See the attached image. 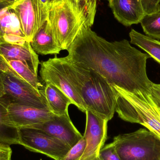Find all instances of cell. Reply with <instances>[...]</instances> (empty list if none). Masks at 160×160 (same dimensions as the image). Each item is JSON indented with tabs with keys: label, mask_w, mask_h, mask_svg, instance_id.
I'll return each mask as SVG.
<instances>
[{
	"label": "cell",
	"mask_w": 160,
	"mask_h": 160,
	"mask_svg": "<svg viewBox=\"0 0 160 160\" xmlns=\"http://www.w3.org/2000/svg\"><path fill=\"white\" fill-rule=\"evenodd\" d=\"M129 37L131 44L141 48L160 64V41L142 34L134 29H132L130 32Z\"/></svg>",
	"instance_id": "19"
},
{
	"label": "cell",
	"mask_w": 160,
	"mask_h": 160,
	"mask_svg": "<svg viewBox=\"0 0 160 160\" xmlns=\"http://www.w3.org/2000/svg\"><path fill=\"white\" fill-rule=\"evenodd\" d=\"M115 18L124 26L140 23L145 15L141 0H109Z\"/></svg>",
	"instance_id": "14"
},
{
	"label": "cell",
	"mask_w": 160,
	"mask_h": 160,
	"mask_svg": "<svg viewBox=\"0 0 160 160\" xmlns=\"http://www.w3.org/2000/svg\"><path fill=\"white\" fill-rule=\"evenodd\" d=\"M67 51L69 60L98 72L112 86L134 94H150L153 83L148 77L146 65L150 57L127 39L109 42L91 27L84 26Z\"/></svg>",
	"instance_id": "1"
},
{
	"label": "cell",
	"mask_w": 160,
	"mask_h": 160,
	"mask_svg": "<svg viewBox=\"0 0 160 160\" xmlns=\"http://www.w3.org/2000/svg\"><path fill=\"white\" fill-rule=\"evenodd\" d=\"M112 143L122 160H160V139L148 129L119 134Z\"/></svg>",
	"instance_id": "5"
},
{
	"label": "cell",
	"mask_w": 160,
	"mask_h": 160,
	"mask_svg": "<svg viewBox=\"0 0 160 160\" xmlns=\"http://www.w3.org/2000/svg\"><path fill=\"white\" fill-rule=\"evenodd\" d=\"M40 78L45 83L49 82L60 88L69 97L74 105L82 112L87 109L81 95L67 75L60 61L55 55L53 58L40 63Z\"/></svg>",
	"instance_id": "9"
},
{
	"label": "cell",
	"mask_w": 160,
	"mask_h": 160,
	"mask_svg": "<svg viewBox=\"0 0 160 160\" xmlns=\"http://www.w3.org/2000/svg\"><path fill=\"white\" fill-rule=\"evenodd\" d=\"M150 95L160 107V84L153 83L150 88Z\"/></svg>",
	"instance_id": "26"
},
{
	"label": "cell",
	"mask_w": 160,
	"mask_h": 160,
	"mask_svg": "<svg viewBox=\"0 0 160 160\" xmlns=\"http://www.w3.org/2000/svg\"><path fill=\"white\" fill-rule=\"evenodd\" d=\"M98 158L100 160H122L112 142L108 144L101 148Z\"/></svg>",
	"instance_id": "23"
},
{
	"label": "cell",
	"mask_w": 160,
	"mask_h": 160,
	"mask_svg": "<svg viewBox=\"0 0 160 160\" xmlns=\"http://www.w3.org/2000/svg\"><path fill=\"white\" fill-rule=\"evenodd\" d=\"M112 87L117 95L115 112L118 117L127 122L144 126L160 139V107L150 94H134Z\"/></svg>",
	"instance_id": "4"
},
{
	"label": "cell",
	"mask_w": 160,
	"mask_h": 160,
	"mask_svg": "<svg viewBox=\"0 0 160 160\" xmlns=\"http://www.w3.org/2000/svg\"><path fill=\"white\" fill-rule=\"evenodd\" d=\"M45 83L43 92L49 111L55 115L69 114L68 107L70 104H74L71 98L51 83Z\"/></svg>",
	"instance_id": "17"
},
{
	"label": "cell",
	"mask_w": 160,
	"mask_h": 160,
	"mask_svg": "<svg viewBox=\"0 0 160 160\" xmlns=\"http://www.w3.org/2000/svg\"><path fill=\"white\" fill-rule=\"evenodd\" d=\"M9 68L4 59L0 55V71L3 72H7Z\"/></svg>",
	"instance_id": "28"
},
{
	"label": "cell",
	"mask_w": 160,
	"mask_h": 160,
	"mask_svg": "<svg viewBox=\"0 0 160 160\" xmlns=\"http://www.w3.org/2000/svg\"><path fill=\"white\" fill-rule=\"evenodd\" d=\"M29 128L44 132L59 139L71 148L76 145L83 137L72 123L69 114L54 115L53 118L50 120Z\"/></svg>",
	"instance_id": "11"
},
{
	"label": "cell",
	"mask_w": 160,
	"mask_h": 160,
	"mask_svg": "<svg viewBox=\"0 0 160 160\" xmlns=\"http://www.w3.org/2000/svg\"><path fill=\"white\" fill-rule=\"evenodd\" d=\"M5 96L2 100L7 102L20 103L41 109H48L47 101L40 91L18 78L10 70L2 72Z\"/></svg>",
	"instance_id": "8"
},
{
	"label": "cell",
	"mask_w": 160,
	"mask_h": 160,
	"mask_svg": "<svg viewBox=\"0 0 160 160\" xmlns=\"http://www.w3.org/2000/svg\"><path fill=\"white\" fill-rule=\"evenodd\" d=\"M10 6L0 9V41L22 45L28 41L22 32L18 19Z\"/></svg>",
	"instance_id": "15"
},
{
	"label": "cell",
	"mask_w": 160,
	"mask_h": 160,
	"mask_svg": "<svg viewBox=\"0 0 160 160\" xmlns=\"http://www.w3.org/2000/svg\"><path fill=\"white\" fill-rule=\"evenodd\" d=\"M60 60L87 110L108 121L111 120L114 115L116 105L117 95L113 87L98 72L80 66L67 56L60 58Z\"/></svg>",
	"instance_id": "2"
},
{
	"label": "cell",
	"mask_w": 160,
	"mask_h": 160,
	"mask_svg": "<svg viewBox=\"0 0 160 160\" xmlns=\"http://www.w3.org/2000/svg\"><path fill=\"white\" fill-rule=\"evenodd\" d=\"M98 0H59L51 3L48 21L62 50L70 48L82 27H91Z\"/></svg>",
	"instance_id": "3"
},
{
	"label": "cell",
	"mask_w": 160,
	"mask_h": 160,
	"mask_svg": "<svg viewBox=\"0 0 160 160\" xmlns=\"http://www.w3.org/2000/svg\"><path fill=\"white\" fill-rule=\"evenodd\" d=\"M6 62L9 70L17 77L27 84L40 91L44 86L36 75L25 64L20 61L10 60Z\"/></svg>",
	"instance_id": "20"
},
{
	"label": "cell",
	"mask_w": 160,
	"mask_h": 160,
	"mask_svg": "<svg viewBox=\"0 0 160 160\" xmlns=\"http://www.w3.org/2000/svg\"><path fill=\"white\" fill-rule=\"evenodd\" d=\"M52 1H59V0H52Z\"/></svg>",
	"instance_id": "33"
},
{
	"label": "cell",
	"mask_w": 160,
	"mask_h": 160,
	"mask_svg": "<svg viewBox=\"0 0 160 160\" xmlns=\"http://www.w3.org/2000/svg\"><path fill=\"white\" fill-rule=\"evenodd\" d=\"M140 23L147 36L160 40V10L145 14Z\"/></svg>",
	"instance_id": "21"
},
{
	"label": "cell",
	"mask_w": 160,
	"mask_h": 160,
	"mask_svg": "<svg viewBox=\"0 0 160 160\" xmlns=\"http://www.w3.org/2000/svg\"><path fill=\"white\" fill-rule=\"evenodd\" d=\"M107 1H109V0H107Z\"/></svg>",
	"instance_id": "35"
},
{
	"label": "cell",
	"mask_w": 160,
	"mask_h": 160,
	"mask_svg": "<svg viewBox=\"0 0 160 160\" xmlns=\"http://www.w3.org/2000/svg\"><path fill=\"white\" fill-rule=\"evenodd\" d=\"M7 103L9 119L18 128H29L44 123L53 118L54 116L49 109L36 108L16 102Z\"/></svg>",
	"instance_id": "12"
},
{
	"label": "cell",
	"mask_w": 160,
	"mask_h": 160,
	"mask_svg": "<svg viewBox=\"0 0 160 160\" xmlns=\"http://www.w3.org/2000/svg\"><path fill=\"white\" fill-rule=\"evenodd\" d=\"M85 131L84 134L86 146L79 160H93L98 158L101 148L104 146L107 137V123L105 118L87 110Z\"/></svg>",
	"instance_id": "10"
},
{
	"label": "cell",
	"mask_w": 160,
	"mask_h": 160,
	"mask_svg": "<svg viewBox=\"0 0 160 160\" xmlns=\"http://www.w3.org/2000/svg\"><path fill=\"white\" fill-rule=\"evenodd\" d=\"M19 1V0H16V2H17V1Z\"/></svg>",
	"instance_id": "34"
},
{
	"label": "cell",
	"mask_w": 160,
	"mask_h": 160,
	"mask_svg": "<svg viewBox=\"0 0 160 160\" xmlns=\"http://www.w3.org/2000/svg\"><path fill=\"white\" fill-rule=\"evenodd\" d=\"M18 135L19 145L54 160H63L71 148L59 139L37 129L19 128Z\"/></svg>",
	"instance_id": "6"
},
{
	"label": "cell",
	"mask_w": 160,
	"mask_h": 160,
	"mask_svg": "<svg viewBox=\"0 0 160 160\" xmlns=\"http://www.w3.org/2000/svg\"><path fill=\"white\" fill-rule=\"evenodd\" d=\"M30 44L33 50L41 55H57L62 51L55 41L48 19L35 35Z\"/></svg>",
	"instance_id": "16"
},
{
	"label": "cell",
	"mask_w": 160,
	"mask_h": 160,
	"mask_svg": "<svg viewBox=\"0 0 160 160\" xmlns=\"http://www.w3.org/2000/svg\"><path fill=\"white\" fill-rule=\"evenodd\" d=\"M11 155L10 146L0 142V160H11Z\"/></svg>",
	"instance_id": "25"
},
{
	"label": "cell",
	"mask_w": 160,
	"mask_h": 160,
	"mask_svg": "<svg viewBox=\"0 0 160 160\" xmlns=\"http://www.w3.org/2000/svg\"><path fill=\"white\" fill-rule=\"evenodd\" d=\"M100 160L98 158H96L95 159H94V160Z\"/></svg>",
	"instance_id": "32"
},
{
	"label": "cell",
	"mask_w": 160,
	"mask_h": 160,
	"mask_svg": "<svg viewBox=\"0 0 160 160\" xmlns=\"http://www.w3.org/2000/svg\"><path fill=\"white\" fill-rule=\"evenodd\" d=\"M2 72L0 71V102L5 96V89L2 78Z\"/></svg>",
	"instance_id": "27"
},
{
	"label": "cell",
	"mask_w": 160,
	"mask_h": 160,
	"mask_svg": "<svg viewBox=\"0 0 160 160\" xmlns=\"http://www.w3.org/2000/svg\"><path fill=\"white\" fill-rule=\"evenodd\" d=\"M145 14L160 10V0H141Z\"/></svg>",
	"instance_id": "24"
},
{
	"label": "cell",
	"mask_w": 160,
	"mask_h": 160,
	"mask_svg": "<svg viewBox=\"0 0 160 160\" xmlns=\"http://www.w3.org/2000/svg\"><path fill=\"white\" fill-rule=\"evenodd\" d=\"M40 1H41L44 5L49 7L51 3L52 2V0H40Z\"/></svg>",
	"instance_id": "29"
},
{
	"label": "cell",
	"mask_w": 160,
	"mask_h": 160,
	"mask_svg": "<svg viewBox=\"0 0 160 160\" xmlns=\"http://www.w3.org/2000/svg\"><path fill=\"white\" fill-rule=\"evenodd\" d=\"M0 55L6 62L17 60L22 62L38 76L40 63L38 55L33 49L30 42L18 45L0 41Z\"/></svg>",
	"instance_id": "13"
},
{
	"label": "cell",
	"mask_w": 160,
	"mask_h": 160,
	"mask_svg": "<svg viewBox=\"0 0 160 160\" xmlns=\"http://www.w3.org/2000/svg\"><path fill=\"white\" fill-rule=\"evenodd\" d=\"M11 4L7 3L2 2L0 3V9L6 7L8 6L11 5Z\"/></svg>",
	"instance_id": "31"
},
{
	"label": "cell",
	"mask_w": 160,
	"mask_h": 160,
	"mask_svg": "<svg viewBox=\"0 0 160 160\" xmlns=\"http://www.w3.org/2000/svg\"><path fill=\"white\" fill-rule=\"evenodd\" d=\"M20 24L22 32L28 42L48 20L49 7L40 0H19L10 6Z\"/></svg>",
	"instance_id": "7"
},
{
	"label": "cell",
	"mask_w": 160,
	"mask_h": 160,
	"mask_svg": "<svg viewBox=\"0 0 160 160\" xmlns=\"http://www.w3.org/2000/svg\"><path fill=\"white\" fill-rule=\"evenodd\" d=\"M7 105L3 100L0 102V142L9 146L19 144L18 128L9 119Z\"/></svg>",
	"instance_id": "18"
},
{
	"label": "cell",
	"mask_w": 160,
	"mask_h": 160,
	"mask_svg": "<svg viewBox=\"0 0 160 160\" xmlns=\"http://www.w3.org/2000/svg\"><path fill=\"white\" fill-rule=\"evenodd\" d=\"M86 146V141L84 137L72 147L68 151L63 160H79L82 155Z\"/></svg>",
	"instance_id": "22"
},
{
	"label": "cell",
	"mask_w": 160,
	"mask_h": 160,
	"mask_svg": "<svg viewBox=\"0 0 160 160\" xmlns=\"http://www.w3.org/2000/svg\"><path fill=\"white\" fill-rule=\"evenodd\" d=\"M16 2V0H0V3H7L11 4L14 3Z\"/></svg>",
	"instance_id": "30"
}]
</instances>
